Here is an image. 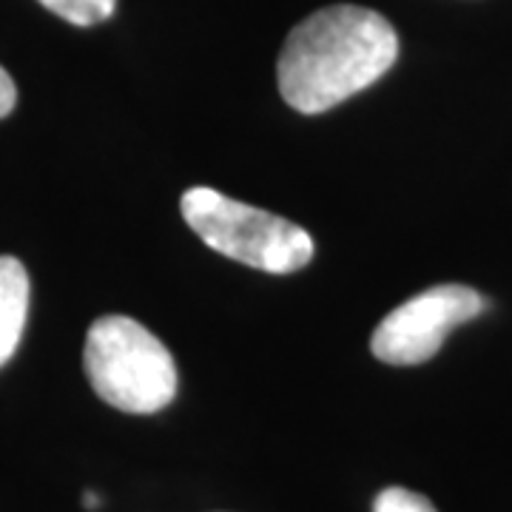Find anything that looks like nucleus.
Masks as SVG:
<instances>
[{
    "label": "nucleus",
    "mask_w": 512,
    "mask_h": 512,
    "mask_svg": "<svg viewBox=\"0 0 512 512\" xmlns=\"http://www.w3.org/2000/svg\"><path fill=\"white\" fill-rule=\"evenodd\" d=\"M399 57V37L379 12L336 3L293 26L276 80L291 109L322 114L373 86Z\"/></svg>",
    "instance_id": "1"
},
{
    "label": "nucleus",
    "mask_w": 512,
    "mask_h": 512,
    "mask_svg": "<svg viewBox=\"0 0 512 512\" xmlns=\"http://www.w3.org/2000/svg\"><path fill=\"white\" fill-rule=\"evenodd\" d=\"M83 367L94 393L131 416H151L174 402L177 365L163 342L128 316H100L86 333Z\"/></svg>",
    "instance_id": "2"
},
{
    "label": "nucleus",
    "mask_w": 512,
    "mask_h": 512,
    "mask_svg": "<svg viewBox=\"0 0 512 512\" xmlns=\"http://www.w3.org/2000/svg\"><path fill=\"white\" fill-rule=\"evenodd\" d=\"M185 222L217 254L265 274H293L313 259L311 234L271 211L231 200L208 185L183 194Z\"/></svg>",
    "instance_id": "3"
},
{
    "label": "nucleus",
    "mask_w": 512,
    "mask_h": 512,
    "mask_svg": "<svg viewBox=\"0 0 512 512\" xmlns=\"http://www.w3.org/2000/svg\"><path fill=\"white\" fill-rule=\"evenodd\" d=\"M487 299L467 285H436L402 302L373 330L370 350L384 365L410 367L433 359L444 339L464 322L476 319Z\"/></svg>",
    "instance_id": "4"
},
{
    "label": "nucleus",
    "mask_w": 512,
    "mask_h": 512,
    "mask_svg": "<svg viewBox=\"0 0 512 512\" xmlns=\"http://www.w3.org/2000/svg\"><path fill=\"white\" fill-rule=\"evenodd\" d=\"M29 316V274L15 256H0V367L20 345Z\"/></svg>",
    "instance_id": "5"
},
{
    "label": "nucleus",
    "mask_w": 512,
    "mask_h": 512,
    "mask_svg": "<svg viewBox=\"0 0 512 512\" xmlns=\"http://www.w3.org/2000/svg\"><path fill=\"white\" fill-rule=\"evenodd\" d=\"M49 12L74 26H97L114 15L117 0H40Z\"/></svg>",
    "instance_id": "6"
},
{
    "label": "nucleus",
    "mask_w": 512,
    "mask_h": 512,
    "mask_svg": "<svg viewBox=\"0 0 512 512\" xmlns=\"http://www.w3.org/2000/svg\"><path fill=\"white\" fill-rule=\"evenodd\" d=\"M373 512H436V507L424 495L404 490V487H387L376 495Z\"/></svg>",
    "instance_id": "7"
},
{
    "label": "nucleus",
    "mask_w": 512,
    "mask_h": 512,
    "mask_svg": "<svg viewBox=\"0 0 512 512\" xmlns=\"http://www.w3.org/2000/svg\"><path fill=\"white\" fill-rule=\"evenodd\" d=\"M18 106V89H15V80L9 77V72L0 66V120L6 114H12V109Z\"/></svg>",
    "instance_id": "8"
},
{
    "label": "nucleus",
    "mask_w": 512,
    "mask_h": 512,
    "mask_svg": "<svg viewBox=\"0 0 512 512\" xmlns=\"http://www.w3.org/2000/svg\"><path fill=\"white\" fill-rule=\"evenodd\" d=\"M83 504H86L89 510H94V507H97L100 501H97V495H94V493H86V495H83Z\"/></svg>",
    "instance_id": "9"
}]
</instances>
